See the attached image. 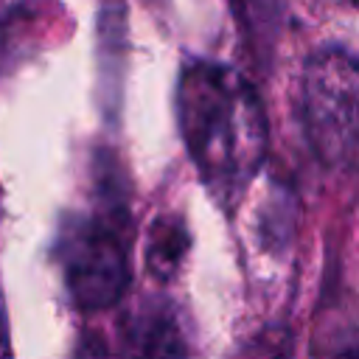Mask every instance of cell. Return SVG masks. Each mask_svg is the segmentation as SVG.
<instances>
[{"mask_svg":"<svg viewBox=\"0 0 359 359\" xmlns=\"http://www.w3.org/2000/svg\"><path fill=\"white\" fill-rule=\"evenodd\" d=\"M191 339L180 309L171 300L151 297L140 303L123 331V359H188Z\"/></svg>","mask_w":359,"mask_h":359,"instance_id":"cell-4","label":"cell"},{"mask_svg":"<svg viewBox=\"0 0 359 359\" xmlns=\"http://www.w3.org/2000/svg\"><path fill=\"white\" fill-rule=\"evenodd\" d=\"M62 269L70 300L84 311H101L121 300L129 283L126 247L112 219H81L65 230Z\"/></svg>","mask_w":359,"mask_h":359,"instance_id":"cell-3","label":"cell"},{"mask_svg":"<svg viewBox=\"0 0 359 359\" xmlns=\"http://www.w3.org/2000/svg\"><path fill=\"white\" fill-rule=\"evenodd\" d=\"M0 359H14L11 356V339H8V323H6L3 297H0Z\"/></svg>","mask_w":359,"mask_h":359,"instance_id":"cell-8","label":"cell"},{"mask_svg":"<svg viewBox=\"0 0 359 359\" xmlns=\"http://www.w3.org/2000/svg\"><path fill=\"white\" fill-rule=\"evenodd\" d=\"M177 112L205 188L233 210L266 157V115L255 87L222 62L194 59L177 81Z\"/></svg>","mask_w":359,"mask_h":359,"instance_id":"cell-1","label":"cell"},{"mask_svg":"<svg viewBox=\"0 0 359 359\" xmlns=\"http://www.w3.org/2000/svg\"><path fill=\"white\" fill-rule=\"evenodd\" d=\"M359 73L351 50L328 45L317 50L303 73V123L317 157L342 168L356 151Z\"/></svg>","mask_w":359,"mask_h":359,"instance_id":"cell-2","label":"cell"},{"mask_svg":"<svg viewBox=\"0 0 359 359\" xmlns=\"http://www.w3.org/2000/svg\"><path fill=\"white\" fill-rule=\"evenodd\" d=\"M230 6L238 22L244 25V31H250L264 42L275 36V22L280 17L278 0H230Z\"/></svg>","mask_w":359,"mask_h":359,"instance_id":"cell-6","label":"cell"},{"mask_svg":"<svg viewBox=\"0 0 359 359\" xmlns=\"http://www.w3.org/2000/svg\"><path fill=\"white\" fill-rule=\"evenodd\" d=\"M76 359H107V348L95 334H84V339L76 351Z\"/></svg>","mask_w":359,"mask_h":359,"instance_id":"cell-7","label":"cell"},{"mask_svg":"<svg viewBox=\"0 0 359 359\" xmlns=\"http://www.w3.org/2000/svg\"><path fill=\"white\" fill-rule=\"evenodd\" d=\"M188 252V230L177 216H160L151 222L146 241V266L154 278L168 280Z\"/></svg>","mask_w":359,"mask_h":359,"instance_id":"cell-5","label":"cell"}]
</instances>
